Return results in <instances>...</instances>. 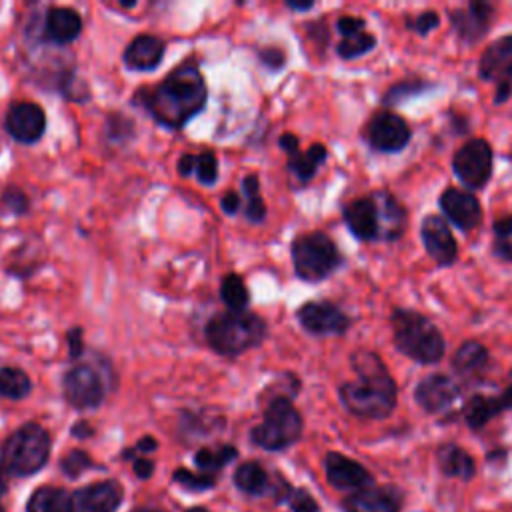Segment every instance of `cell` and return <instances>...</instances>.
Instances as JSON below:
<instances>
[{"mask_svg": "<svg viewBox=\"0 0 512 512\" xmlns=\"http://www.w3.org/2000/svg\"><path fill=\"white\" fill-rule=\"evenodd\" d=\"M50 446L48 430L36 422H28L6 438L0 450L2 468L12 476H32L48 462Z\"/></svg>", "mask_w": 512, "mask_h": 512, "instance_id": "obj_5", "label": "cell"}, {"mask_svg": "<svg viewBox=\"0 0 512 512\" xmlns=\"http://www.w3.org/2000/svg\"><path fill=\"white\" fill-rule=\"evenodd\" d=\"M478 76L486 82L512 84V34H504L484 48L478 60Z\"/></svg>", "mask_w": 512, "mask_h": 512, "instance_id": "obj_19", "label": "cell"}, {"mask_svg": "<svg viewBox=\"0 0 512 512\" xmlns=\"http://www.w3.org/2000/svg\"><path fill=\"white\" fill-rule=\"evenodd\" d=\"M68 348L72 358H78L82 354V328L68 330Z\"/></svg>", "mask_w": 512, "mask_h": 512, "instance_id": "obj_47", "label": "cell"}, {"mask_svg": "<svg viewBox=\"0 0 512 512\" xmlns=\"http://www.w3.org/2000/svg\"><path fill=\"white\" fill-rule=\"evenodd\" d=\"M238 454V450L234 446H220V448H200L194 456L196 466L204 472V474H212L220 468H224L230 460H234Z\"/></svg>", "mask_w": 512, "mask_h": 512, "instance_id": "obj_33", "label": "cell"}, {"mask_svg": "<svg viewBox=\"0 0 512 512\" xmlns=\"http://www.w3.org/2000/svg\"><path fill=\"white\" fill-rule=\"evenodd\" d=\"M194 164H196L194 154H182L180 160H178V174L180 176H190L194 172Z\"/></svg>", "mask_w": 512, "mask_h": 512, "instance_id": "obj_49", "label": "cell"}, {"mask_svg": "<svg viewBox=\"0 0 512 512\" xmlns=\"http://www.w3.org/2000/svg\"><path fill=\"white\" fill-rule=\"evenodd\" d=\"M290 254L296 276L306 282H320L342 264L338 246L324 232H308L294 238Z\"/></svg>", "mask_w": 512, "mask_h": 512, "instance_id": "obj_6", "label": "cell"}, {"mask_svg": "<svg viewBox=\"0 0 512 512\" xmlns=\"http://www.w3.org/2000/svg\"><path fill=\"white\" fill-rule=\"evenodd\" d=\"M44 128H46V114L34 102H18L6 114L8 134L22 144H34L36 140H40L44 134Z\"/></svg>", "mask_w": 512, "mask_h": 512, "instance_id": "obj_17", "label": "cell"}, {"mask_svg": "<svg viewBox=\"0 0 512 512\" xmlns=\"http://www.w3.org/2000/svg\"><path fill=\"white\" fill-rule=\"evenodd\" d=\"M302 416L288 396H274L266 406L264 418L252 428L250 438L264 450H284L302 436Z\"/></svg>", "mask_w": 512, "mask_h": 512, "instance_id": "obj_7", "label": "cell"}, {"mask_svg": "<svg viewBox=\"0 0 512 512\" xmlns=\"http://www.w3.org/2000/svg\"><path fill=\"white\" fill-rule=\"evenodd\" d=\"M504 410H512V382L498 396H470L462 406V416L472 430H480Z\"/></svg>", "mask_w": 512, "mask_h": 512, "instance_id": "obj_22", "label": "cell"}, {"mask_svg": "<svg viewBox=\"0 0 512 512\" xmlns=\"http://www.w3.org/2000/svg\"><path fill=\"white\" fill-rule=\"evenodd\" d=\"M136 512H158V510H154V508H138Z\"/></svg>", "mask_w": 512, "mask_h": 512, "instance_id": "obj_58", "label": "cell"}, {"mask_svg": "<svg viewBox=\"0 0 512 512\" xmlns=\"http://www.w3.org/2000/svg\"><path fill=\"white\" fill-rule=\"evenodd\" d=\"M194 172H196L198 182L208 184V186L214 184L216 178H218V160H216V156L210 150L198 154L196 164H194Z\"/></svg>", "mask_w": 512, "mask_h": 512, "instance_id": "obj_38", "label": "cell"}, {"mask_svg": "<svg viewBox=\"0 0 512 512\" xmlns=\"http://www.w3.org/2000/svg\"><path fill=\"white\" fill-rule=\"evenodd\" d=\"M444 220L460 228L462 232H470L482 222V208L478 198L462 188H446L438 198Z\"/></svg>", "mask_w": 512, "mask_h": 512, "instance_id": "obj_12", "label": "cell"}, {"mask_svg": "<svg viewBox=\"0 0 512 512\" xmlns=\"http://www.w3.org/2000/svg\"><path fill=\"white\" fill-rule=\"evenodd\" d=\"M286 6L292 8V10H300L302 12V10H310L314 6V2H292V0H288Z\"/></svg>", "mask_w": 512, "mask_h": 512, "instance_id": "obj_54", "label": "cell"}, {"mask_svg": "<svg viewBox=\"0 0 512 512\" xmlns=\"http://www.w3.org/2000/svg\"><path fill=\"white\" fill-rule=\"evenodd\" d=\"M72 434L78 436V438H86L92 434V428L88 426V422H78L74 428H72Z\"/></svg>", "mask_w": 512, "mask_h": 512, "instance_id": "obj_53", "label": "cell"}, {"mask_svg": "<svg viewBox=\"0 0 512 512\" xmlns=\"http://www.w3.org/2000/svg\"><path fill=\"white\" fill-rule=\"evenodd\" d=\"M278 500H286L292 512H320L316 500L304 488H290L284 484L280 492H276Z\"/></svg>", "mask_w": 512, "mask_h": 512, "instance_id": "obj_37", "label": "cell"}, {"mask_svg": "<svg viewBox=\"0 0 512 512\" xmlns=\"http://www.w3.org/2000/svg\"><path fill=\"white\" fill-rule=\"evenodd\" d=\"M60 466H62V470H64L66 476L76 478V476H80L86 468L92 466V458H90L84 450H72V452H68V454L64 456V460H62Z\"/></svg>", "mask_w": 512, "mask_h": 512, "instance_id": "obj_41", "label": "cell"}, {"mask_svg": "<svg viewBox=\"0 0 512 512\" xmlns=\"http://www.w3.org/2000/svg\"><path fill=\"white\" fill-rule=\"evenodd\" d=\"M4 492H6V480H4V474L0 470V496H4Z\"/></svg>", "mask_w": 512, "mask_h": 512, "instance_id": "obj_55", "label": "cell"}, {"mask_svg": "<svg viewBox=\"0 0 512 512\" xmlns=\"http://www.w3.org/2000/svg\"><path fill=\"white\" fill-rule=\"evenodd\" d=\"M122 502V486L116 480L88 484L72 494L74 512H116Z\"/></svg>", "mask_w": 512, "mask_h": 512, "instance_id": "obj_20", "label": "cell"}, {"mask_svg": "<svg viewBox=\"0 0 512 512\" xmlns=\"http://www.w3.org/2000/svg\"><path fill=\"white\" fill-rule=\"evenodd\" d=\"M156 446H158V442H156L152 436H144L142 440H138L136 450H140V452H152V450H156Z\"/></svg>", "mask_w": 512, "mask_h": 512, "instance_id": "obj_52", "label": "cell"}, {"mask_svg": "<svg viewBox=\"0 0 512 512\" xmlns=\"http://www.w3.org/2000/svg\"><path fill=\"white\" fill-rule=\"evenodd\" d=\"M220 296L230 312H246L250 294L244 280L238 274H226L220 284Z\"/></svg>", "mask_w": 512, "mask_h": 512, "instance_id": "obj_32", "label": "cell"}, {"mask_svg": "<svg viewBox=\"0 0 512 512\" xmlns=\"http://www.w3.org/2000/svg\"><path fill=\"white\" fill-rule=\"evenodd\" d=\"M494 18V6L490 2H470L466 8H456L450 12L452 28L458 38L466 44H476L490 28Z\"/></svg>", "mask_w": 512, "mask_h": 512, "instance_id": "obj_18", "label": "cell"}, {"mask_svg": "<svg viewBox=\"0 0 512 512\" xmlns=\"http://www.w3.org/2000/svg\"><path fill=\"white\" fill-rule=\"evenodd\" d=\"M492 252L496 258L504 262H512V240L510 238H494Z\"/></svg>", "mask_w": 512, "mask_h": 512, "instance_id": "obj_45", "label": "cell"}, {"mask_svg": "<svg viewBox=\"0 0 512 512\" xmlns=\"http://www.w3.org/2000/svg\"><path fill=\"white\" fill-rule=\"evenodd\" d=\"M374 46H376V36L366 32V30H362L358 34L342 38L338 42V46H336V52L344 60H354V58H360V56L368 54Z\"/></svg>", "mask_w": 512, "mask_h": 512, "instance_id": "obj_34", "label": "cell"}, {"mask_svg": "<svg viewBox=\"0 0 512 512\" xmlns=\"http://www.w3.org/2000/svg\"><path fill=\"white\" fill-rule=\"evenodd\" d=\"M350 366L356 372V380L340 384L342 406L358 418L382 420L390 416L396 408L398 386L382 358L370 350H356L350 356Z\"/></svg>", "mask_w": 512, "mask_h": 512, "instance_id": "obj_1", "label": "cell"}, {"mask_svg": "<svg viewBox=\"0 0 512 512\" xmlns=\"http://www.w3.org/2000/svg\"><path fill=\"white\" fill-rule=\"evenodd\" d=\"M164 56V42L152 34H140L136 36L122 54V60L126 68L146 72L154 70Z\"/></svg>", "mask_w": 512, "mask_h": 512, "instance_id": "obj_26", "label": "cell"}, {"mask_svg": "<svg viewBox=\"0 0 512 512\" xmlns=\"http://www.w3.org/2000/svg\"><path fill=\"white\" fill-rule=\"evenodd\" d=\"M370 196L378 212V226H380L378 240H384V242L398 240L406 232V224H408L406 208L400 204V200L394 194L386 190H376Z\"/></svg>", "mask_w": 512, "mask_h": 512, "instance_id": "obj_23", "label": "cell"}, {"mask_svg": "<svg viewBox=\"0 0 512 512\" xmlns=\"http://www.w3.org/2000/svg\"><path fill=\"white\" fill-rule=\"evenodd\" d=\"M138 96L158 124L176 130L204 108L208 90L194 64H180L162 82L142 90Z\"/></svg>", "mask_w": 512, "mask_h": 512, "instance_id": "obj_2", "label": "cell"}, {"mask_svg": "<svg viewBox=\"0 0 512 512\" xmlns=\"http://www.w3.org/2000/svg\"><path fill=\"white\" fill-rule=\"evenodd\" d=\"M174 480L188 490H208L214 486V476L204 472H190L186 468H178L174 472Z\"/></svg>", "mask_w": 512, "mask_h": 512, "instance_id": "obj_39", "label": "cell"}, {"mask_svg": "<svg viewBox=\"0 0 512 512\" xmlns=\"http://www.w3.org/2000/svg\"><path fill=\"white\" fill-rule=\"evenodd\" d=\"M242 188H244V196H246V218L254 224L262 222L266 218V204L260 196V182L256 174H250L242 180Z\"/></svg>", "mask_w": 512, "mask_h": 512, "instance_id": "obj_35", "label": "cell"}, {"mask_svg": "<svg viewBox=\"0 0 512 512\" xmlns=\"http://www.w3.org/2000/svg\"><path fill=\"white\" fill-rule=\"evenodd\" d=\"M492 230L496 234V238H510L512 236V214H504L500 218L494 220Z\"/></svg>", "mask_w": 512, "mask_h": 512, "instance_id": "obj_46", "label": "cell"}, {"mask_svg": "<svg viewBox=\"0 0 512 512\" xmlns=\"http://www.w3.org/2000/svg\"><path fill=\"white\" fill-rule=\"evenodd\" d=\"M32 382L30 376L16 366L0 368V396L10 400H22L30 394Z\"/></svg>", "mask_w": 512, "mask_h": 512, "instance_id": "obj_30", "label": "cell"}, {"mask_svg": "<svg viewBox=\"0 0 512 512\" xmlns=\"http://www.w3.org/2000/svg\"><path fill=\"white\" fill-rule=\"evenodd\" d=\"M344 222L348 230L362 242L378 240L380 226H378V212L372 196H362L348 202L342 210Z\"/></svg>", "mask_w": 512, "mask_h": 512, "instance_id": "obj_24", "label": "cell"}, {"mask_svg": "<svg viewBox=\"0 0 512 512\" xmlns=\"http://www.w3.org/2000/svg\"><path fill=\"white\" fill-rule=\"evenodd\" d=\"M488 348L478 340H466L452 356V370L462 378H476L488 366Z\"/></svg>", "mask_w": 512, "mask_h": 512, "instance_id": "obj_28", "label": "cell"}, {"mask_svg": "<svg viewBox=\"0 0 512 512\" xmlns=\"http://www.w3.org/2000/svg\"><path fill=\"white\" fill-rule=\"evenodd\" d=\"M0 512H4V508H2V506H0Z\"/></svg>", "mask_w": 512, "mask_h": 512, "instance_id": "obj_59", "label": "cell"}, {"mask_svg": "<svg viewBox=\"0 0 512 512\" xmlns=\"http://www.w3.org/2000/svg\"><path fill=\"white\" fill-rule=\"evenodd\" d=\"M186 512H208L206 508H190V510H186Z\"/></svg>", "mask_w": 512, "mask_h": 512, "instance_id": "obj_57", "label": "cell"}, {"mask_svg": "<svg viewBox=\"0 0 512 512\" xmlns=\"http://www.w3.org/2000/svg\"><path fill=\"white\" fill-rule=\"evenodd\" d=\"M220 206L226 214H236L240 208V196L234 190H228L222 198H220Z\"/></svg>", "mask_w": 512, "mask_h": 512, "instance_id": "obj_48", "label": "cell"}, {"mask_svg": "<svg viewBox=\"0 0 512 512\" xmlns=\"http://www.w3.org/2000/svg\"><path fill=\"white\" fill-rule=\"evenodd\" d=\"M134 4H136L134 0H130V2H120V6H122V8H132Z\"/></svg>", "mask_w": 512, "mask_h": 512, "instance_id": "obj_56", "label": "cell"}, {"mask_svg": "<svg viewBox=\"0 0 512 512\" xmlns=\"http://www.w3.org/2000/svg\"><path fill=\"white\" fill-rule=\"evenodd\" d=\"M152 470H154V464L146 458H136L134 460V474L140 476V478H150L152 476Z\"/></svg>", "mask_w": 512, "mask_h": 512, "instance_id": "obj_50", "label": "cell"}, {"mask_svg": "<svg viewBox=\"0 0 512 512\" xmlns=\"http://www.w3.org/2000/svg\"><path fill=\"white\" fill-rule=\"evenodd\" d=\"M404 494L398 486H368L342 500L344 512H400Z\"/></svg>", "mask_w": 512, "mask_h": 512, "instance_id": "obj_15", "label": "cell"}, {"mask_svg": "<svg viewBox=\"0 0 512 512\" xmlns=\"http://www.w3.org/2000/svg\"><path fill=\"white\" fill-rule=\"evenodd\" d=\"M234 484L248 494H264L268 490V474L258 462H244L234 472Z\"/></svg>", "mask_w": 512, "mask_h": 512, "instance_id": "obj_31", "label": "cell"}, {"mask_svg": "<svg viewBox=\"0 0 512 512\" xmlns=\"http://www.w3.org/2000/svg\"><path fill=\"white\" fill-rule=\"evenodd\" d=\"M26 512H74L72 494L54 486L38 488L30 496Z\"/></svg>", "mask_w": 512, "mask_h": 512, "instance_id": "obj_29", "label": "cell"}, {"mask_svg": "<svg viewBox=\"0 0 512 512\" xmlns=\"http://www.w3.org/2000/svg\"><path fill=\"white\" fill-rule=\"evenodd\" d=\"M432 84L424 80H400L392 84L384 94H382V104L386 106H396L408 98H414L426 90H430Z\"/></svg>", "mask_w": 512, "mask_h": 512, "instance_id": "obj_36", "label": "cell"}, {"mask_svg": "<svg viewBox=\"0 0 512 512\" xmlns=\"http://www.w3.org/2000/svg\"><path fill=\"white\" fill-rule=\"evenodd\" d=\"M420 238L428 256L438 266H450L458 258V244L448 222L438 214H428L420 224Z\"/></svg>", "mask_w": 512, "mask_h": 512, "instance_id": "obj_13", "label": "cell"}, {"mask_svg": "<svg viewBox=\"0 0 512 512\" xmlns=\"http://www.w3.org/2000/svg\"><path fill=\"white\" fill-rule=\"evenodd\" d=\"M324 470L326 480L336 490H362L372 486L374 478L372 474L356 460L340 454V452H328L324 458Z\"/></svg>", "mask_w": 512, "mask_h": 512, "instance_id": "obj_16", "label": "cell"}, {"mask_svg": "<svg viewBox=\"0 0 512 512\" xmlns=\"http://www.w3.org/2000/svg\"><path fill=\"white\" fill-rule=\"evenodd\" d=\"M296 318L302 328L314 336H340L352 326L350 316L340 306L328 300H312L302 304L296 310Z\"/></svg>", "mask_w": 512, "mask_h": 512, "instance_id": "obj_11", "label": "cell"}, {"mask_svg": "<svg viewBox=\"0 0 512 512\" xmlns=\"http://www.w3.org/2000/svg\"><path fill=\"white\" fill-rule=\"evenodd\" d=\"M390 324L396 350L410 360L418 364H436L444 358V336L424 314L408 308H396L390 316Z\"/></svg>", "mask_w": 512, "mask_h": 512, "instance_id": "obj_3", "label": "cell"}, {"mask_svg": "<svg viewBox=\"0 0 512 512\" xmlns=\"http://www.w3.org/2000/svg\"><path fill=\"white\" fill-rule=\"evenodd\" d=\"M82 32V18L76 10L54 6L46 12L44 26H42V38L54 44H70L76 40Z\"/></svg>", "mask_w": 512, "mask_h": 512, "instance_id": "obj_25", "label": "cell"}, {"mask_svg": "<svg viewBox=\"0 0 512 512\" xmlns=\"http://www.w3.org/2000/svg\"><path fill=\"white\" fill-rule=\"evenodd\" d=\"M364 138L372 150L392 154L406 148L412 132L402 116L390 110H378L366 122Z\"/></svg>", "mask_w": 512, "mask_h": 512, "instance_id": "obj_9", "label": "cell"}, {"mask_svg": "<svg viewBox=\"0 0 512 512\" xmlns=\"http://www.w3.org/2000/svg\"><path fill=\"white\" fill-rule=\"evenodd\" d=\"M206 340L216 354L238 356L262 344L266 322L252 312H222L206 324Z\"/></svg>", "mask_w": 512, "mask_h": 512, "instance_id": "obj_4", "label": "cell"}, {"mask_svg": "<svg viewBox=\"0 0 512 512\" xmlns=\"http://www.w3.org/2000/svg\"><path fill=\"white\" fill-rule=\"evenodd\" d=\"M2 202H4L12 212H16V214H22V212L28 210V196H26L20 188H16V186H10V188H6V190L2 192Z\"/></svg>", "mask_w": 512, "mask_h": 512, "instance_id": "obj_42", "label": "cell"}, {"mask_svg": "<svg viewBox=\"0 0 512 512\" xmlns=\"http://www.w3.org/2000/svg\"><path fill=\"white\" fill-rule=\"evenodd\" d=\"M366 28V20L364 18H358V16H340L336 20V30L342 34V38L346 36H352V34H358Z\"/></svg>", "mask_w": 512, "mask_h": 512, "instance_id": "obj_43", "label": "cell"}, {"mask_svg": "<svg viewBox=\"0 0 512 512\" xmlns=\"http://www.w3.org/2000/svg\"><path fill=\"white\" fill-rule=\"evenodd\" d=\"M280 148L286 150L288 154V170L300 180V182H308L314 178L316 170L320 168V164H324L326 156H328V150L324 144L316 142L312 144L306 152H300L298 148V138L290 132L282 134L280 140H278Z\"/></svg>", "mask_w": 512, "mask_h": 512, "instance_id": "obj_21", "label": "cell"}, {"mask_svg": "<svg viewBox=\"0 0 512 512\" xmlns=\"http://www.w3.org/2000/svg\"><path fill=\"white\" fill-rule=\"evenodd\" d=\"M438 26H440V16L434 10H424V12L416 14V16H408L406 18V28H410L418 36H428Z\"/></svg>", "mask_w": 512, "mask_h": 512, "instance_id": "obj_40", "label": "cell"}, {"mask_svg": "<svg viewBox=\"0 0 512 512\" xmlns=\"http://www.w3.org/2000/svg\"><path fill=\"white\" fill-rule=\"evenodd\" d=\"M510 96H512V84H510V82H500V84H496L494 104H504Z\"/></svg>", "mask_w": 512, "mask_h": 512, "instance_id": "obj_51", "label": "cell"}, {"mask_svg": "<svg viewBox=\"0 0 512 512\" xmlns=\"http://www.w3.org/2000/svg\"><path fill=\"white\" fill-rule=\"evenodd\" d=\"M452 170L468 190L484 188L492 176V146L484 138L464 142L452 156Z\"/></svg>", "mask_w": 512, "mask_h": 512, "instance_id": "obj_8", "label": "cell"}, {"mask_svg": "<svg viewBox=\"0 0 512 512\" xmlns=\"http://www.w3.org/2000/svg\"><path fill=\"white\" fill-rule=\"evenodd\" d=\"M436 462L444 476L458 478V480H472L476 476V462L474 458L458 444L446 442L440 444L436 450Z\"/></svg>", "mask_w": 512, "mask_h": 512, "instance_id": "obj_27", "label": "cell"}, {"mask_svg": "<svg viewBox=\"0 0 512 512\" xmlns=\"http://www.w3.org/2000/svg\"><path fill=\"white\" fill-rule=\"evenodd\" d=\"M100 372L88 364L72 366L64 376V396L70 406L78 410L96 408L102 404L106 386Z\"/></svg>", "mask_w": 512, "mask_h": 512, "instance_id": "obj_10", "label": "cell"}, {"mask_svg": "<svg viewBox=\"0 0 512 512\" xmlns=\"http://www.w3.org/2000/svg\"><path fill=\"white\" fill-rule=\"evenodd\" d=\"M460 398V386L446 374H428L414 388V400L428 414H442Z\"/></svg>", "mask_w": 512, "mask_h": 512, "instance_id": "obj_14", "label": "cell"}, {"mask_svg": "<svg viewBox=\"0 0 512 512\" xmlns=\"http://www.w3.org/2000/svg\"><path fill=\"white\" fill-rule=\"evenodd\" d=\"M260 60H262L264 66H268V68H272V70H278V68L284 66L286 56H284V52H282L280 48L270 46V48H264V50L260 52Z\"/></svg>", "mask_w": 512, "mask_h": 512, "instance_id": "obj_44", "label": "cell"}]
</instances>
